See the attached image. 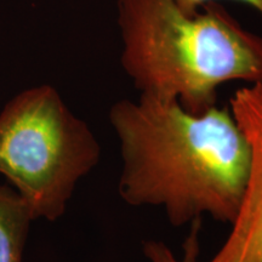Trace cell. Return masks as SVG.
Instances as JSON below:
<instances>
[{"mask_svg": "<svg viewBox=\"0 0 262 262\" xmlns=\"http://www.w3.org/2000/svg\"><path fill=\"white\" fill-rule=\"evenodd\" d=\"M108 118L120 143L118 191L126 204L163 208L173 227L204 214L235 220L251 152L229 107L193 114L176 100L140 95L114 103Z\"/></svg>", "mask_w": 262, "mask_h": 262, "instance_id": "6da1fadb", "label": "cell"}, {"mask_svg": "<svg viewBox=\"0 0 262 262\" xmlns=\"http://www.w3.org/2000/svg\"><path fill=\"white\" fill-rule=\"evenodd\" d=\"M123 70L140 95L202 114L229 81L262 85V37L219 2L187 14L175 0H117Z\"/></svg>", "mask_w": 262, "mask_h": 262, "instance_id": "7a4b0ae2", "label": "cell"}, {"mask_svg": "<svg viewBox=\"0 0 262 262\" xmlns=\"http://www.w3.org/2000/svg\"><path fill=\"white\" fill-rule=\"evenodd\" d=\"M100 160L93 130L51 85L24 90L0 112V175L33 221L60 220L78 183Z\"/></svg>", "mask_w": 262, "mask_h": 262, "instance_id": "3957f363", "label": "cell"}, {"mask_svg": "<svg viewBox=\"0 0 262 262\" xmlns=\"http://www.w3.org/2000/svg\"><path fill=\"white\" fill-rule=\"evenodd\" d=\"M229 110L250 146V169L228 238L210 262H262V85L238 89Z\"/></svg>", "mask_w": 262, "mask_h": 262, "instance_id": "277c9868", "label": "cell"}, {"mask_svg": "<svg viewBox=\"0 0 262 262\" xmlns=\"http://www.w3.org/2000/svg\"><path fill=\"white\" fill-rule=\"evenodd\" d=\"M33 219L11 186H0V262H22Z\"/></svg>", "mask_w": 262, "mask_h": 262, "instance_id": "5b68a950", "label": "cell"}, {"mask_svg": "<svg viewBox=\"0 0 262 262\" xmlns=\"http://www.w3.org/2000/svg\"><path fill=\"white\" fill-rule=\"evenodd\" d=\"M143 253L150 262H181L163 242L148 241L143 244ZM185 262V261H182Z\"/></svg>", "mask_w": 262, "mask_h": 262, "instance_id": "8992f818", "label": "cell"}, {"mask_svg": "<svg viewBox=\"0 0 262 262\" xmlns=\"http://www.w3.org/2000/svg\"><path fill=\"white\" fill-rule=\"evenodd\" d=\"M175 2L179 8L183 10L185 12H187V14H194V12L201 10L208 3L219 2V0H175ZM233 2L243 3V4L249 5L250 8L256 10L262 17V0H233Z\"/></svg>", "mask_w": 262, "mask_h": 262, "instance_id": "52a82bcc", "label": "cell"}]
</instances>
